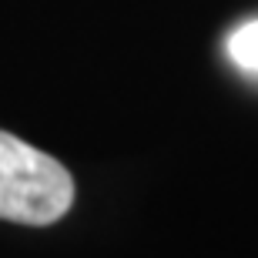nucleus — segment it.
Wrapping results in <instances>:
<instances>
[{
	"mask_svg": "<svg viewBox=\"0 0 258 258\" xmlns=\"http://www.w3.org/2000/svg\"><path fill=\"white\" fill-rule=\"evenodd\" d=\"M74 205V178L50 154L0 131V218L54 225Z\"/></svg>",
	"mask_w": 258,
	"mask_h": 258,
	"instance_id": "nucleus-1",
	"label": "nucleus"
},
{
	"mask_svg": "<svg viewBox=\"0 0 258 258\" xmlns=\"http://www.w3.org/2000/svg\"><path fill=\"white\" fill-rule=\"evenodd\" d=\"M228 54L231 60L245 71H255L258 74V20L251 24H241L238 30H231L228 37Z\"/></svg>",
	"mask_w": 258,
	"mask_h": 258,
	"instance_id": "nucleus-2",
	"label": "nucleus"
}]
</instances>
